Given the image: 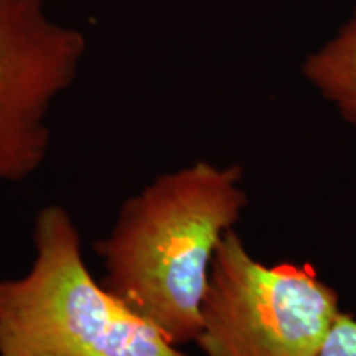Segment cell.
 <instances>
[{"label": "cell", "instance_id": "277c9868", "mask_svg": "<svg viewBox=\"0 0 356 356\" xmlns=\"http://www.w3.org/2000/svg\"><path fill=\"white\" fill-rule=\"evenodd\" d=\"M88 38L43 0H0V181H24L47 160L48 115L76 81Z\"/></svg>", "mask_w": 356, "mask_h": 356}, {"label": "cell", "instance_id": "7a4b0ae2", "mask_svg": "<svg viewBox=\"0 0 356 356\" xmlns=\"http://www.w3.org/2000/svg\"><path fill=\"white\" fill-rule=\"evenodd\" d=\"M29 273L0 280V356H188L99 284L70 213L35 218Z\"/></svg>", "mask_w": 356, "mask_h": 356}, {"label": "cell", "instance_id": "6da1fadb", "mask_svg": "<svg viewBox=\"0 0 356 356\" xmlns=\"http://www.w3.org/2000/svg\"><path fill=\"white\" fill-rule=\"evenodd\" d=\"M241 180V167L203 160L162 173L95 244L104 287L173 345L197 340L216 249L248 204Z\"/></svg>", "mask_w": 356, "mask_h": 356}, {"label": "cell", "instance_id": "8992f818", "mask_svg": "<svg viewBox=\"0 0 356 356\" xmlns=\"http://www.w3.org/2000/svg\"><path fill=\"white\" fill-rule=\"evenodd\" d=\"M317 356H356V318L340 312Z\"/></svg>", "mask_w": 356, "mask_h": 356}, {"label": "cell", "instance_id": "5b68a950", "mask_svg": "<svg viewBox=\"0 0 356 356\" xmlns=\"http://www.w3.org/2000/svg\"><path fill=\"white\" fill-rule=\"evenodd\" d=\"M302 73L356 127V7L338 32L305 58Z\"/></svg>", "mask_w": 356, "mask_h": 356}, {"label": "cell", "instance_id": "3957f363", "mask_svg": "<svg viewBox=\"0 0 356 356\" xmlns=\"http://www.w3.org/2000/svg\"><path fill=\"white\" fill-rule=\"evenodd\" d=\"M314 266L254 259L234 229L221 239L202 304L207 356H317L340 315Z\"/></svg>", "mask_w": 356, "mask_h": 356}]
</instances>
